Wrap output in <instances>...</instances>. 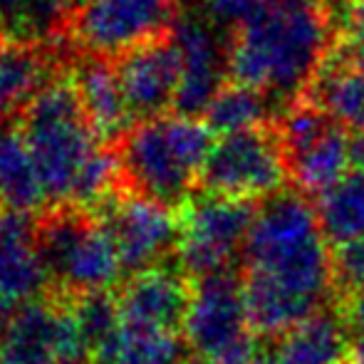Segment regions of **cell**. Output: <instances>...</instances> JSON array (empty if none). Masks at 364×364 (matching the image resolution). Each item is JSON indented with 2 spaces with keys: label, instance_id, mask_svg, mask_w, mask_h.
Returning a JSON list of instances; mask_svg holds the SVG:
<instances>
[{
  "label": "cell",
  "instance_id": "6da1fadb",
  "mask_svg": "<svg viewBox=\"0 0 364 364\" xmlns=\"http://www.w3.org/2000/svg\"><path fill=\"white\" fill-rule=\"evenodd\" d=\"M240 283L258 335L278 340L327 310L335 283H340L337 260L317 206L300 188H280L255 206Z\"/></svg>",
  "mask_w": 364,
  "mask_h": 364
},
{
  "label": "cell",
  "instance_id": "7a4b0ae2",
  "mask_svg": "<svg viewBox=\"0 0 364 364\" xmlns=\"http://www.w3.org/2000/svg\"><path fill=\"white\" fill-rule=\"evenodd\" d=\"M327 8H263L228 40V77L285 107L310 92L332 53Z\"/></svg>",
  "mask_w": 364,
  "mask_h": 364
},
{
  "label": "cell",
  "instance_id": "3957f363",
  "mask_svg": "<svg viewBox=\"0 0 364 364\" xmlns=\"http://www.w3.org/2000/svg\"><path fill=\"white\" fill-rule=\"evenodd\" d=\"M211 134L206 122L178 112L136 122L117 141L122 186L166 208L188 203L216 144Z\"/></svg>",
  "mask_w": 364,
  "mask_h": 364
},
{
  "label": "cell",
  "instance_id": "277c9868",
  "mask_svg": "<svg viewBox=\"0 0 364 364\" xmlns=\"http://www.w3.org/2000/svg\"><path fill=\"white\" fill-rule=\"evenodd\" d=\"M20 139L28 149L48 208H65L87 164L105 146L90 124L70 77H55L23 112Z\"/></svg>",
  "mask_w": 364,
  "mask_h": 364
},
{
  "label": "cell",
  "instance_id": "5b68a950",
  "mask_svg": "<svg viewBox=\"0 0 364 364\" xmlns=\"http://www.w3.org/2000/svg\"><path fill=\"white\" fill-rule=\"evenodd\" d=\"M40 250L50 283L65 295L109 292L119 283V250L97 213L65 206L40 218Z\"/></svg>",
  "mask_w": 364,
  "mask_h": 364
},
{
  "label": "cell",
  "instance_id": "8992f818",
  "mask_svg": "<svg viewBox=\"0 0 364 364\" xmlns=\"http://www.w3.org/2000/svg\"><path fill=\"white\" fill-rule=\"evenodd\" d=\"M255 206L243 198L203 193L181 206L176 255L191 280L233 275L243 263Z\"/></svg>",
  "mask_w": 364,
  "mask_h": 364
},
{
  "label": "cell",
  "instance_id": "52a82bcc",
  "mask_svg": "<svg viewBox=\"0 0 364 364\" xmlns=\"http://www.w3.org/2000/svg\"><path fill=\"white\" fill-rule=\"evenodd\" d=\"M183 335L193 357L206 364H253L255 332L245 305L243 283L216 275L193 283Z\"/></svg>",
  "mask_w": 364,
  "mask_h": 364
},
{
  "label": "cell",
  "instance_id": "ba28073f",
  "mask_svg": "<svg viewBox=\"0 0 364 364\" xmlns=\"http://www.w3.org/2000/svg\"><path fill=\"white\" fill-rule=\"evenodd\" d=\"M285 176L290 171L278 129L260 127L220 136L211 149L201 183L208 193L263 201L283 188Z\"/></svg>",
  "mask_w": 364,
  "mask_h": 364
},
{
  "label": "cell",
  "instance_id": "9c48e42d",
  "mask_svg": "<svg viewBox=\"0 0 364 364\" xmlns=\"http://www.w3.org/2000/svg\"><path fill=\"white\" fill-rule=\"evenodd\" d=\"M178 0H80L73 40L82 53L117 60L166 38L178 18Z\"/></svg>",
  "mask_w": 364,
  "mask_h": 364
},
{
  "label": "cell",
  "instance_id": "30bf717a",
  "mask_svg": "<svg viewBox=\"0 0 364 364\" xmlns=\"http://www.w3.org/2000/svg\"><path fill=\"white\" fill-rule=\"evenodd\" d=\"M97 218L109 230L122 265L132 275L159 268L178 245V218L171 216V208L127 188L117 191Z\"/></svg>",
  "mask_w": 364,
  "mask_h": 364
},
{
  "label": "cell",
  "instance_id": "8fae6325",
  "mask_svg": "<svg viewBox=\"0 0 364 364\" xmlns=\"http://www.w3.org/2000/svg\"><path fill=\"white\" fill-rule=\"evenodd\" d=\"M171 40L181 60V85L173 109L186 117H203L208 105L225 87L230 43L220 38V28L198 10L178 15Z\"/></svg>",
  "mask_w": 364,
  "mask_h": 364
},
{
  "label": "cell",
  "instance_id": "7c38bea8",
  "mask_svg": "<svg viewBox=\"0 0 364 364\" xmlns=\"http://www.w3.org/2000/svg\"><path fill=\"white\" fill-rule=\"evenodd\" d=\"M114 68L134 124L164 117L171 107H176L181 60L171 33L119 55L114 60Z\"/></svg>",
  "mask_w": 364,
  "mask_h": 364
},
{
  "label": "cell",
  "instance_id": "4fadbf2b",
  "mask_svg": "<svg viewBox=\"0 0 364 364\" xmlns=\"http://www.w3.org/2000/svg\"><path fill=\"white\" fill-rule=\"evenodd\" d=\"M186 273L159 265L134 273L117 292L122 325L144 332L176 335L183 330L193 285L186 283Z\"/></svg>",
  "mask_w": 364,
  "mask_h": 364
},
{
  "label": "cell",
  "instance_id": "5bb4252c",
  "mask_svg": "<svg viewBox=\"0 0 364 364\" xmlns=\"http://www.w3.org/2000/svg\"><path fill=\"white\" fill-rule=\"evenodd\" d=\"M50 285L40 250V220L28 211L0 206V292L28 302Z\"/></svg>",
  "mask_w": 364,
  "mask_h": 364
},
{
  "label": "cell",
  "instance_id": "9a60e30c",
  "mask_svg": "<svg viewBox=\"0 0 364 364\" xmlns=\"http://www.w3.org/2000/svg\"><path fill=\"white\" fill-rule=\"evenodd\" d=\"M70 82L100 139L114 146V141H119L134 122L122 95L114 60L85 53L82 58H75L70 68Z\"/></svg>",
  "mask_w": 364,
  "mask_h": 364
},
{
  "label": "cell",
  "instance_id": "2e32d148",
  "mask_svg": "<svg viewBox=\"0 0 364 364\" xmlns=\"http://www.w3.org/2000/svg\"><path fill=\"white\" fill-rule=\"evenodd\" d=\"M80 0H0V43L55 50L73 38Z\"/></svg>",
  "mask_w": 364,
  "mask_h": 364
},
{
  "label": "cell",
  "instance_id": "e0dca14e",
  "mask_svg": "<svg viewBox=\"0 0 364 364\" xmlns=\"http://www.w3.org/2000/svg\"><path fill=\"white\" fill-rule=\"evenodd\" d=\"M288 171L302 193H325L355 168L352 132L332 122L322 134L285 151Z\"/></svg>",
  "mask_w": 364,
  "mask_h": 364
},
{
  "label": "cell",
  "instance_id": "ac0fdd59",
  "mask_svg": "<svg viewBox=\"0 0 364 364\" xmlns=\"http://www.w3.org/2000/svg\"><path fill=\"white\" fill-rule=\"evenodd\" d=\"M352 327L345 315L322 310L278 337V364H345L352 357Z\"/></svg>",
  "mask_w": 364,
  "mask_h": 364
},
{
  "label": "cell",
  "instance_id": "d6986e66",
  "mask_svg": "<svg viewBox=\"0 0 364 364\" xmlns=\"http://www.w3.org/2000/svg\"><path fill=\"white\" fill-rule=\"evenodd\" d=\"M310 95L337 124L352 134H364V73L342 48L330 53L312 82Z\"/></svg>",
  "mask_w": 364,
  "mask_h": 364
},
{
  "label": "cell",
  "instance_id": "ffe728a7",
  "mask_svg": "<svg viewBox=\"0 0 364 364\" xmlns=\"http://www.w3.org/2000/svg\"><path fill=\"white\" fill-rule=\"evenodd\" d=\"M53 53L0 43V109L5 114H20L55 80Z\"/></svg>",
  "mask_w": 364,
  "mask_h": 364
},
{
  "label": "cell",
  "instance_id": "44dd1931",
  "mask_svg": "<svg viewBox=\"0 0 364 364\" xmlns=\"http://www.w3.org/2000/svg\"><path fill=\"white\" fill-rule=\"evenodd\" d=\"M317 216L327 240L345 248L364 235V168H352L345 178L317 196Z\"/></svg>",
  "mask_w": 364,
  "mask_h": 364
},
{
  "label": "cell",
  "instance_id": "7402d4cb",
  "mask_svg": "<svg viewBox=\"0 0 364 364\" xmlns=\"http://www.w3.org/2000/svg\"><path fill=\"white\" fill-rule=\"evenodd\" d=\"M273 97L255 87L225 85L206 109V124L213 134L228 136L238 132L273 127Z\"/></svg>",
  "mask_w": 364,
  "mask_h": 364
},
{
  "label": "cell",
  "instance_id": "603a6c76",
  "mask_svg": "<svg viewBox=\"0 0 364 364\" xmlns=\"http://www.w3.org/2000/svg\"><path fill=\"white\" fill-rule=\"evenodd\" d=\"M183 342L176 335L124 325L92 355V364H183Z\"/></svg>",
  "mask_w": 364,
  "mask_h": 364
},
{
  "label": "cell",
  "instance_id": "cb8c5ba5",
  "mask_svg": "<svg viewBox=\"0 0 364 364\" xmlns=\"http://www.w3.org/2000/svg\"><path fill=\"white\" fill-rule=\"evenodd\" d=\"M0 206L28 213L43 206L48 208L43 183L18 132H10L5 144L3 171H0Z\"/></svg>",
  "mask_w": 364,
  "mask_h": 364
},
{
  "label": "cell",
  "instance_id": "d4e9b609",
  "mask_svg": "<svg viewBox=\"0 0 364 364\" xmlns=\"http://www.w3.org/2000/svg\"><path fill=\"white\" fill-rule=\"evenodd\" d=\"M73 315L80 325L82 335H85L87 345H90L92 355L114 335L122 327L119 305H117V295L112 297L109 292H90V295H77L70 302Z\"/></svg>",
  "mask_w": 364,
  "mask_h": 364
},
{
  "label": "cell",
  "instance_id": "484cf974",
  "mask_svg": "<svg viewBox=\"0 0 364 364\" xmlns=\"http://www.w3.org/2000/svg\"><path fill=\"white\" fill-rule=\"evenodd\" d=\"M263 8V0H198V13L220 30H235Z\"/></svg>",
  "mask_w": 364,
  "mask_h": 364
},
{
  "label": "cell",
  "instance_id": "4316f807",
  "mask_svg": "<svg viewBox=\"0 0 364 364\" xmlns=\"http://www.w3.org/2000/svg\"><path fill=\"white\" fill-rule=\"evenodd\" d=\"M337 280L350 290L364 288V235L345 248H337Z\"/></svg>",
  "mask_w": 364,
  "mask_h": 364
},
{
  "label": "cell",
  "instance_id": "83f0119b",
  "mask_svg": "<svg viewBox=\"0 0 364 364\" xmlns=\"http://www.w3.org/2000/svg\"><path fill=\"white\" fill-rule=\"evenodd\" d=\"M337 20L342 25V43L364 45V0H342Z\"/></svg>",
  "mask_w": 364,
  "mask_h": 364
},
{
  "label": "cell",
  "instance_id": "f1b7e54d",
  "mask_svg": "<svg viewBox=\"0 0 364 364\" xmlns=\"http://www.w3.org/2000/svg\"><path fill=\"white\" fill-rule=\"evenodd\" d=\"M342 315H345V320L350 322L352 330H357L360 335H364V288L350 290Z\"/></svg>",
  "mask_w": 364,
  "mask_h": 364
},
{
  "label": "cell",
  "instance_id": "f546056e",
  "mask_svg": "<svg viewBox=\"0 0 364 364\" xmlns=\"http://www.w3.org/2000/svg\"><path fill=\"white\" fill-rule=\"evenodd\" d=\"M268 8H325V0H263Z\"/></svg>",
  "mask_w": 364,
  "mask_h": 364
},
{
  "label": "cell",
  "instance_id": "4dcf8cb0",
  "mask_svg": "<svg viewBox=\"0 0 364 364\" xmlns=\"http://www.w3.org/2000/svg\"><path fill=\"white\" fill-rule=\"evenodd\" d=\"M15 302L13 300H8V297L0 292V337L5 335V330H8V325H10V320H13V315H15Z\"/></svg>",
  "mask_w": 364,
  "mask_h": 364
},
{
  "label": "cell",
  "instance_id": "1f68e13d",
  "mask_svg": "<svg viewBox=\"0 0 364 364\" xmlns=\"http://www.w3.org/2000/svg\"><path fill=\"white\" fill-rule=\"evenodd\" d=\"M352 364H364V335H362V340L357 342L355 352H352Z\"/></svg>",
  "mask_w": 364,
  "mask_h": 364
},
{
  "label": "cell",
  "instance_id": "d6a6232c",
  "mask_svg": "<svg viewBox=\"0 0 364 364\" xmlns=\"http://www.w3.org/2000/svg\"><path fill=\"white\" fill-rule=\"evenodd\" d=\"M10 132H5V127H0V171H3V159H5V144H8Z\"/></svg>",
  "mask_w": 364,
  "mask_h": 364
},
{
  "label": "cell",
  "instance_id": "836d02e7",
  "mask_svg": "<svg viewBox=\"0 0 364 364\" xmlns=\"http://www.w3.org/2000/svg\"><path fill=\"white\" fill-rule=\"evenodd\" d=\"M183 364H206V362H201V360H196V357H193V360H183Z\"/></svg>",
  "mask_w": 364,
  "mask_h": 364
},
{
  "label": "cell",
  "instance_id": "e575fe53",
  "mask_svg": "<svg viewBox=\"0 0 364 364\" xmlns=\"http://www.w3.org/2000/svg\"><path fill=\"white\" fill-rule=\"evenodd\" d=\"M5 117H8V114H5V112L0 109V127H5Z\"/></svg>",
  "mask_w": 364,
  "mask_h": 364
},
{
  "label": "cell",
  "instance_id": "d590c367",
  "mask_svg": "<svg viewBox=\"0 0 364 364\" xmlns=\"http://www.w3.org/2000/svg\"><path fill=\"white\" fill-rule=\"evenodd\" d=\"M253 364H278V362H273V360H265V362L263 360H255Z\"/></svg>",
  "mask_w": 364,
  "mask_h": 364
},
{
  "label": "cell",
  "instance_id": "8d00e7d4",
  "mask_svg": "<svg viewBox=\"0 0 364 364\" xmlns=\"http://www.w3.org/2000/svg\"><path fill=\"white\" fill-rule=\"evenodd\" d=\"M332 3H337V5H340V3H342V0H332ZM337 5H335V8H337Z\"/></svg>",
  "mask_w": 364,
  "mask_h": 364
}]
</instances>
